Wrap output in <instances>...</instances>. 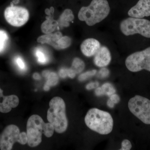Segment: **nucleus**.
<instances>
[{"mask_svg": "<svg viewBox=\"0 0 150 150\" xmlns=\"http://www.w3.org/2000/svg\"><path fill=\"white\" fill-rule=\"evenodd\" d=\"M42 74L43 76L47 79L46 84L49 86H55L59 82V77L56 73L49 71H44Z\"/></svg>", "mask_w": 150, "mask_h": 150, "instance_id": "17", "label": "nucleus"}, {"mask_svg": "<svg viewBox=\"0 0 150 150\" xmlns=\"http://www.w3.org/2000/svg\"><path fill=\"white\" fill-rule=\"evenodd\" d=\"M95 94L97 96H101L104 95V92L101 87L98 88L96 89Z\"/></svg>", "mask_w": 150, "mask_h": 150, "instance_id": "32", "label": "nucleus"}, {"mask_svg": "<svg viewBox=\"0 0 150 150\" xmlns=\"http://www.w3.org/2000/svg\"><path fill=\"white\" fill-rule=\"evenodd\" d=\"M4 16L6 21L11 25L19 27L27 22L29 18V13L24 8L11 4L6 9Z\"/></svg>", "mask_w": 150, "mask_h": 150, "instance_id": "8", "label": "nucleus"}, {"mask_svg": "<svg viewBox=\"0 0 150 150\" xmlns=\"http://www.w3.org/2000/svg\"><path fill=\"white\" fill-rule=\"evenodd\" d=\"M129 110L145 124H150V100L139 95L135 96L129 100Z\"/></svg>", "mask_w": 150, "mask_h": 150, "instance_id": "6", "label": "nucleus"}, {"mask_svg": "<svg viewBox=\"0 0 150 150\" xmlns=\"http://www.w3.org/2000/svg\"><path fill=\"white\" fill-rule=\"evenodd\" d=\"M100 47L99 41L94 38H89L82 42L81 44V49L83 55L90 57L94 56Z\"/></svg>", "mask_w": 150, "mask_h": 150, "instance_id": "12", "label": "nucleus"}, {"mask_svg": "<svg viewBox=\"0 0 150 150\" xmlns=\"http://www.w3.org/2000/svg\"><path fill=\"white\" fill-rule=\"evenodd\" d=\"M33 79H35V80H40V75L38 73H34L33 75Z\"/></svg>", "mask_w": 150, "mask_h": 150, "instance_id": "34", "label": "nucleus"}, {"mask_svg": "<svg viewBox=\"0 0 150 150\" xmlns=\"http://www.w3.org/2000/svg\"><path fill=\"white\" fill-rule=\"evenodd\" d=\"M35 56L37 58L38 61L40 64H44L48 62V57L46 51L40 47L36 48L35 51Z\"/></svg>", "mask_w": 150, "mask_h": 150, "instance_id": "19", "label": "nucleus"}, {"mask_svg": "<svg viewBox=\"0 0 150 150\" xmlns=\"http://www.w3.org/2000/svg\"><path fill=\"white\" fill-rule=\"evenodd\" d=\"M74 19L72 11L69 9H66L61 15L58 21L59 26L62 28L68 27L70 25V22L73 21Z\"/></svg>", "mask_w": 150, "mask_h": 150, "instance_id": "16", "label": "nucleus"}, {"mask_svg": "<svg viewBox=\"0 0 150 150\" xmlns=\"http://www.w3.org/2000/svg\"><path fill=\"white\" fill-rule=\"evenodd\" d=\"M59 76L61 78L65 79L67 77H69L71 79H73L76 76V74L73 72L71 69H66L63 68L59 71Z\"/></svg>", "mask_w": 150, "mask_h": 150, "instance_id": "22", "label": "nucleus"}, {"mask_svg": "<svg viewBox=\"0 0 150 150\" xmlns=\"http://www.w3.org/2000/svg\"><path fill=\"white\" fill-rule=\"evenodd\" d=\"M85 64L81 59L78 58H75L73 60L71 69L76 74H79L84 69Z\"/></svg>", "mask_w": 150, "mask_h": 150, "instance_id": "18", "label": "nucleus"}, {"mask_svg": "<svg viewBox=\"0 0 150 150\" xmlns=\"http://www.w3.org/2000/svg\"><path fill=\"white\" fill-rule=\"evenodd\" d=\"M46 18L47 20L41 25V30L45 34H49L56 29L59 24L58 21L54 20L51 16L47 17Z\"/></svg>", "mask_w": 150, "mask_h": 150, "instance_id": "15", "label": "nucleus"}, {"mask_svg": "<svg viewBox=\"0 0 150 150\" xmlns=\"http://www.w3.org/2000/svg\"><path fill=\"white\" fill-rule=\"evenodd\" d=\"M45 122L38 115H31L28 120L26 134L28 144L31 147H35L42 142V135Z\"/></svg>", "mask_w": 150, "mask_h": 150, "instance_id": "5", "label": "nucleus"}, {"mask_svg": "<svg viewBox=\"0 0 150 150\" xmlns=\"http://www.w3.org/2000/svg\"><path fill=\"white\" fill-rule=\"evenodd\" d=\"M15 61L20 69L22 71H25L26 70V65H25L23 59H22L21 57L20 56L16 57L15 59Z\"/></svg>", "mask_w": 150, "mask_h": 150, "instance_id": "26", "label": "nucleus"}, {"mask_svg": "<svg viewBox=\"0 0 150 150\" xmlns=\"http://www.w3.org/2000/svg\"><path fill=\"white\" fill-rule=\"evenodd\" d=\"M8 40V35L6 33L4 30H0V53L4 50Z\"/></svg>", "mask_w": 150, "mask_h": 150, "instance_id": "21", "label": "nucleus"}, {"mask_svg": "<svg viewBox=\"0 0 150 150\" xmlns=\"http://www.w3.org/2000/svg\"><path fill=\"white\" fill-rule=\"evenodd\" d=\"M63 36L61 32H58L54 33H49L43 35L38 38L37 41L38 43H48L51 45L54 48L58 49V41Z\"/></svg>", "mask_w": 150, "mask_h": 150, "instance_id": "14", "label": "nucleus"}, {"mask_svg": "<svg viewBox=\"0 0 150 150\" xmlns=\"http://www.w3.org/2000/svg\"><path fill=\"white\" fill-rule=\"evenodd\" d=\"M3 100L0 102V112L7 113L10 112L12 108L16 107L19 103V100L16 96H3Z\"/></svg>", "mask_w": 150, "mask_h": 150, "instance_id": "13", "label": "nucleus"}, {"mask_svg": "<svg viewBox=\"0 0 150 150\" xmlns=\"http://www.w3.org/2000/svg\"><path fill=\"white\" fill-rule=\"evenodd\" d=\"M110 72L109 70L105 68H103L100 70L98 74V76L100 78H105L107 77L109 75Z\"/></svg>", "mask_w": 150, "mask_h": 150, "instance_id": "29", "label": "nucleus"}, {"mask_svg": "<svg viewBox=\"0 0 150 150\" xmlns=\"http://www.w3.org/2000/svg\"><path fill=\"white\" fill-rule=\"evenodd\" d=\"M50 87L48 85H47V84H45V86H44V87H43V89H44V90L45 91H48L50 89Z\"/></svg>", "mask_w": 150, "mask_h": 150, "instance_id": "35", "label": "nucleus"}, {"mask_svg": "<svg viewBox=\"0 0 150 150\" xmlns=\"http://www.w3.org/2000/svg\"><path fill=\"white\" fill-rule=\"evenodd\" d=\"M47 118L57 133L62 134L66 131L68 121L66 113V104L64 100L59 97H55L50 100Z\"/></svg>", "mask_w": 150, "mask_h": 150, "instance_id": "3", "label": "nucleus"}, {"mask_svg": "<svg viewBox=\"0 0 150 150\" xmlns=\"http://www.w3.org/2000/svg\"><path fill=\"white\" fill-rule=\"evenodd\" d=\"M98 85H99V83L97 82L95 83L91 82L87 85L86 86V88L88 90H90L96 88L98 86Z\"/></svg>", "mask_w": 150, "mask_h": 150, "instance_id": "31", "label": "nucleus"}, {"mask_svg": "<svg viewBox=\"0 0 150 150\" xmlns=\"http://www.w3.org/2000/svg\"><path fill=\"white\" fill-rule=\"evenodd\" d=\"M94 56V63L98 67L103 68L106 67L109 65L111 61L110 51L105 46L100 47Z\"/></svg>", "mask_w": 150, "mask_h": 150, "instance_id": "11", "label": "nucleus"}, {"mask_svg": "<svg viewBox=\"0 0 150 150\" xmlns=\"http://www.w3.org/2000/svg\"><path fill=\"white\" fill-rule=\"evenodd\" d=\"M110 8L107 0H92L90 4L83 7L78 14L81 21L92 26L102 21L109 14Z\"/></svg>", "mask_w": 150, "mask_h": 150, "instance_id": "1", "label": "nucleus"}, {"mask_svg": "<svg viewBox=\"0 0 150 150\" xmlns=\"http://www.w3.org/2000/svg\"></svg>", "mask_w": 150, "mask_h": 150, "instance_id": "37", "label": "nucleus"}, {"mask_svg": "<svg viewBox=\"0 0 150 150\" xmlns=\"http://www.w3.org/2000/svg\"><path fill=\"white\" fill-rule=\"evenodd\" d=\"M107 104L108 106L110 108H113L114 106V103L110 100V99L108 100Z\"/></svg>", "mask_w": 150, "mask_h": 150, "instance_id": "33", "label": "nucleus"}, {"mask_svg": "<svg viewBox=\"0 0 150 150\" xmlns=\"http://www.w3.org/2000/svg\"><path fill=\"white\" fill-rule=\"evenodd\" d=\"M131 17L142 18L150 16V0H139L136 5L128 12Z\"/></svg>", "mask_w": 150, "mask_h": 150, "instance_id": "10", "label": "nucleus"}, {"mask_svg": "<svg viewBox=\"0 0 150 150\" xmlns=\"http://www.w3.org/2000/svg\"><path fill=\"white\" fill-rule=\"evenodd\" d=\"M125 64L127 69L133 72L143 70L150 72V47L129 55L126 58Z\"/></svg>", "mask_w": 150, "mask_h": 150, "instance_id": "7", "label": "nucleus"}, {"mask_svg": "<svg viewBox=\"0 0 150 150\" xmlns=\"http://www.w3.org/2000/svg\"><path fill=\"white\" fill-rule=\"evenodd\" d=\"M97 71L96 70H92L91 71H89L83 73L80 75L79 76V81H83L86 80L88 79L91 77L93 76H94L96 74Z\"/></svg>", "mask_w": 150, "mask_h": 150, "instance_id": "25", "label": "nucleus"}, {"mask_svg": "<svg viewBox=\"0 0 150 150\" xmlns=\"http://www.w3.org/2000/svg\"><path fill=\"white\" fill-rule=\"evenodd\" d=\"M54 128L51 123H45L43 127V134L46 137L50 138L54 133Z\"/></svg>", "mask_w": 150, "mask_h": 150, "instance_id": "23", "label": "nucleus"}, {"mask_svg": "<svg viewBox=\"0 0 150 150\" xmlns=\"http://www.w3.org/2000/svg\"><path fill=\"white\" fill-rule=\"evenodd\" d=\"M120 29L126 36L139 34L150 38V21L145 19L130 17L121 22Z\"/></svg>", "mask_w": 150, "mask_h": 150, "instance_id": "4", "label": "nucleus"}, {"mask_svg": "<svg viewBox=\"0 0 150 150\" xmlns=\"http://www.w3.org/2000/svg\"><path fill=\"white\" fill-rule=\"evenodd\" d=\"M20 131L18 126L10 125L4 130L1 139L0 149L1 150H10L15 142H18Z\"/></svg>", "mask_w": 150, "mask_h": 150, "instance_id": "9", "label": "nucleus"}, {"mask_svg": "<svg viewBox=\"0 0 150 150\" xmlns=\"http://www.w3.org/2000/svg\"><path fill=\"white\" fill-rule=\"evenodd\" d=\"M110 100L112 101L114 104L118 103L120 102V98L118 95L113 94L110 96Z\"/></svg>", "mask_w": 150, "mask_h": 150, "instance_id": "30", "label": "nucleus"}, {"mask_svg": "<svg viewBox=\"0 0 150 150\" xmlns=\"http://www.w3.org/2000/svg\"><path fill=\"white\" fill-rule=\"evenodd\" d=\"M86 125L91 130L101 135H107L112 131L113 119L109 112L92 108L85 117Z\"/></svg>", "mask_w": 150, "mask_h": 150, "instance_id": "2", "label": "nucleus"}, {"mask_svg": "<svg viewBox=\"0 0 150 150\" xmlns=\"http://www.w3.org/2000/svg\"><path fill=\"white\" fill-rule=\"evenodd\" d=\"M101 87L104 92V95H107L108 96H110L115 92V88L110 83H105Z\"/></svg>", "mask_w": 150, "mask_h": 150, "instance_id": "24", "label": "nucleus"}, {"mask_svg": "<svg viewBox=\"0 0 150 150\" xmlns=\"http://www.w3.org/2000/svg\"><path fill=\"white\" fill-rule=\"evenodd\" d=\"M71 43V39L67 36H62L58 41V49H63L68 48Z\"/></svg>", "mask_w": 150, "mask_h": 150, "instance_id": "20", "label": "nucleus"}, {"mask_svg": "<svg viewBox=\"0 0 150 150\" xmlns=\"http://www.w3.org/2000/svg\"><path fill=\"white\" fill-rule=\"evenodd\" d=\"M3 91L0 88V98H3V96H4V95H3Z\"/></svg>", "mask_w": 150, "mask_h": 150, "instance_id": "36", "label": "nucleus"}, {"mask_svg": "<svg viewBox=\"0 0 150 150\" xmlns=\"http://www.w3.org/2000/svg\"><path fill=\"white\" fill-rule=\"evenodd\" d=\"M18 142L22 145H25L27 143L28 138L26 133L24 132L20 133Z\"/></svg>", "mask_w": 150, "mask_h": 150, "instance_id": "27", "label": "nucleus"}, {"mask_svg": "<svg viewBox=\"0 0 150 150\" xmlns=\"http://www.w3.org/2000/svg\"><path fill=\"white\" fill-rule=\"evenodd\" d=\"M131 148L132 144L131 142L129 140L125 139L123 140L121 143V147L120 150H129L131 149Z\"/></svg>", "mask_w": 150, "mask_h": 150, "instance_id": "28", "label": "nucleus"}]
</instances>
